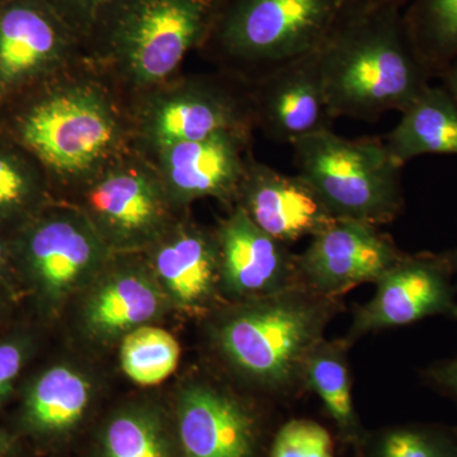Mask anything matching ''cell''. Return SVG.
Segmentation results:
<instances>
[{
    "mask_svg": "<svg viewBox=\"0 0 457 457\" xmlns=\"http://www.w3.org/2000/svg\"><path fill=\"white\" fill-rule=\"evenodd\" d=\"M270 457H336L330 433L312 420H291L276 433Z\"/></svg>",
    "mask_w": 457,
    "mask_h": 457,
    "instance_id": "28",
    "label": "cell"
},
{
    "mask_svg": "<svg viewBox=\"0 0 457 457\" xmlns=\"http://www.w3.org/2000/svg\"><path fill=\"white\" fill-rule=\"evenodd\" d=\"M88 381L73 369L47 370L32 385L26 400V417L38 432L68 431L88 408Z\"/></svg>",
    "mask_w": 457,
    "mask_h": 457,
    "instance_id": "22",
    "label": "cell"
},
{
    "mask_svg": "<svg viewBox=\"0 0 457 457\" xmlns=\"http://www.w3.org/2000/svg\"><path fill=\"white\" fill-rule=\"evenodd\" d=\"M249 88L255 125L270 139L294 145L330 130L333 116L324 92L317 53L279 66Z\"/></svg>",
    "mask_w": 457,
    "mask_h": 457,
    "instance_id": "14",
    "label": "cell"
},
{
    "mask_svg": "<svg viewBox=\"0 0 457 457\" xmlns=\"http://www.w3.org/2000/svg\"><path fill=\"white\" fill-rule=\"evenodd\" d=\"M22 347L18 343L5 342L0 345V402L11 392L12 385L22 369Z\"/></svg>",
    "mask_w": 457,
    "mask_h": 457,
    "instance_id": "30",
    "label": "cell"
},
{
    "mask_svg": "<svg viewBox=\"0 0 457 457\" xmlns=\"http://www.w3.org/2000/svg\"><path fill=\"white\" fill-rule=\"evenodd\" d=\"M40 84L18 141L56 185L79 191L135 146L130 104L87 57Z\"/></svg>",
    "mask_w": 457,
    "mask_h": 457,
    "instance_id": "1",
    "label": "cell"
},
{
    "mask_svg": "<svg viewBox=\"0 0 457 457\" xmlns=\"http://www.w3.org/2000/svg\"><path fill=\"white\" fill-rule=\"evenodd\" d=\"M354 0H221L201 50L253 83L320 49Z\"/></svg>",
    "mask_w": 457,
    "mask_h": 457,
    "instance_id": "4",
    "label": "cell"
},
{
    "mask_svg": "<svg viewBox=\"0 0 457 457\" xmlns=\"http://www.w3.org/2000/svg\"><path fill=\"white\" fill-rule=\"evenodd\" d=\"M102 284L86 308L87 324L99 336L131 332L161 312V293L146 270H119Z\"/></svg>",
    "mask_w": 457,
    "mask_h": 457,
    "instance_id": "20",
    "label": "cell"
},
{
    "mask_svg": "<svg viewBox=\"0 0 457 457\" xmlns=\"http://www.w3.org/2000/svg\"><path fill=\"white\" fill-rule=\"evenodd\" d=\"M42 189L41 176L22 158L0 149V218L25 212Z\"/></svg>",
    "mask_w": 457,
    "mask_h": 457,
    "instance_id": "27",
    "label": "cell"
},
{
    "mask_svg": "<svg viewBox=\"0 0 457 457\" xmlns=\"http://www.w3.org/2000/svg\"><path fill=\"white\" fill-rule=\"evenodd\" d=\"M403 22L432 77L457 59V0H409Z\"/></svg>",
    "mask_w": 457,
    "mask_h": 457,
    "instance_id": "23",
    "label": "cell"
},
{
    "mask_svg": "<svg viewBox=\"0 0 457 457\" xmlns=\"http://www.w3.org/2000/svg\"><path fill=\"white\" fill-rule=\"evenodd\" d=\"M438 78L442 80V87L447 90L457 104V59L453 60Z\"/></svg>",
    "mask_w": 457,
    "mask_h": 457,
    "instance_id": "32",
    "label": "cell"
},
{
    "mask_svg": "<svg viewBox=\"0 0 457 457\" xmlns=\"http://www.w3.org/2000/svg\"><path fill=\"white\" fill-rule=\"evenodd\" d=\"M336 305L335 299L303 287L255 299L225 318L219 345L242 374L272 390H286L303 378Z\"/></svg>",
    "mask_w": 457,
    "mask_h": 457,
    "instance_id": "5",
    "label": "cell"
},
{
    "mask_svg": "<svg viewBox=\"0 0 457 457\" xmlns=\"http://www.w3.org/2000/svg\"><path fill=\"white\" fill-rule=\"evenodd\" d=\"M20 252L29 276L49 299H62L98 272L112 254L77 206L45 212L26 228Z\"/></svg>",
    "mask_w": 457,
    "mask_h": 457,
    "instance_id": "11",
    "label": "cell"
},
{
    "mask_svg": "<svg viewBox=\"0 0 457 457\" xmlns=\"http://www.w3.org/2000/svg\"><path fill=\"white\" fill-rule=\"evenodd\" d=\"M179 357V342L161 328H137L129 332L122 341V369L137 384L162 383L173 374Z\"/></svg>",
    "mask_w": 457,
    "mask_h": 457,
    "instance_id": "25",
    "label": "cell"
},
{
    "mask_svg": "<svg viewBox=\"0 0 457 457\" xmlns=\"http://www.w3.org/2000/svg\"><path fill=\"white\" fill-rule=\"evenodd\" d=\"M399 165L422 155L457 156V104L444 87L429 86L404 111L384 141Z\"/></svg>",
    "mask_w": 457,
    "mask_h": 457,
    "instance_id": "19",
    "label": "cell"
},
{
    "mask_svg": "<svg viewBox=\"0 0 457 457\" xmlns=\"http://www.w3.org/2000/svg\"><path fill=\"white\" fill-rule=\"evenodd\" d=\"M5 264V249L4 245H3L2 239H0V272L4 269Z\"/></svg>",
    "mask_w": 457,
    "mask_h": 457,
    "instance_id": "36",
    "label": "cell"
},
{
    "mask_svg": "<svg viewBox=\"0 0 457 457\" xmlns=\"http://www.w3.org/2000/svg\"><path fill=\"white\" fill-rule=\"evenodd\" d=\"M84 57L83 38L47 0H2L0 95L45 82Z\"/></svg>",
    "mask_w": 457,
    "mask_h": 457,
    "instance_id": "9",
    "label": "cell"
},
{
    "mask_svg": "<svg viewBox=\"0 0 457 457\" xmlns=\"http://www.w3.org/2000/svg\"><path fill=\"white\" fill-rule=\"evenodd\" d=\"M426 378L457 403V357L433 366L426 372Z\"/></svg>",
    "mask_w": 457,
    "mask_h": 457,
    "instance_id": "31",
    "label": "cell"
},
{
    "mask_svg": "<svg viewBox=\"0 0 457 457\" xmlns=\"http://www.w3.org/2000/svg\"><path fill=\"white\" fill-rule=\"evenodd\" d=\"M347 341L323 339L309 356L303 380L320 398L328 416L333 420L342 442L359 453L368 432L361 425L352 399Z\"/></svg>",
    "mask_w": 457,
    "mask_h": 457,
    "instance_id": "21",
    "label": "cell"
},
{
    "mask_svg": "<svg viewBox=\"0 0 457 457\" xmlns=\"http://www.w3.org/2000/svg\"><path fill=\"white\" fill-rule=\"evenodd\" d=\"M221 284L239 297L273 296L302 287L295 255L284 243L258 228L240 207H234L218 233Z\"/></svg>",
    "mask_w": 457,
    "mask_h": 457,
    "instance_id": "16",
    "label": "cell"
},
{
    "mask_svg": "<svg viewBox=\"0 0 457 457\" xmlns=\"http://www.w3.org/2000/svg\"><path fill=\"white\" fill-rule=\"evenodd\" d=\"M183 457H255L258 422L243 403L207 385H192L179 405Z\"/></svg>",
    "mask_w": 457,
    "mask_h": 457,
    "instance_id": "17",
    "label": "cell"
},
{
    "mask_svg": "<svg viewBox=\"0 0 457 457\" xmlns=\"http://www.w3.org/2000/svg\"><path fill=\"white\" fill-rule=\"evenodd\" d=\"M0 5H2V0H0Z\"/></svg>",
    "mask_w": 457,
    "mask_h": 457,
    "instance_id": "37",
    "label": "cell"
},
{
    "mask_svg": "<svg viewBox=\"0 0 457 457\" xmlns=\"http://www.w3.org/2000/svg\"><path fill=\"white\" fill-rule=\"evenodd\" d=\"M147 251L156 278L179 305H204L221 282L216 234L189 222L174 220Z\"/></svg>",
    "mask_w": 457,
    "mask_h": 457,
    "instance_id": "18",
    "label": "cell"
},
{
    "mask_svg": "<svg viewBox=\"0 0 457 457\" xmlns=\"http://www.w3.org/2000/svg\"><path fill=\"white\" fill-rule=\"evenodd\" d=\"M9 449V441L7 436L4 433L0 432V455L2 453H7Z\"/></svg>",
    "mask_w": 457,
    "mask_h": 457,
    "instance_id": "34",
    "label": "cell"
},
{
    "mask_svg": "<svg viewBox=\"0 0 457 457\" xmlns=\"http://www.w3.org/2000/svg\"><path fill=\"white\" fill-rule=\"evenodd\" d=\"M80 37H87L96 17L110 0H47Z\"/></svg>",
    "mask_w": 457,
    "mask_h": 457,
    "instance_id": "29",
    "label": "cell"
},
{
    "mask_svg": "<svg viewBox=\"0 0 457 457\" xmlns=\"http://www.w3.org/2000/svg\"><path fill=\"white\" fill-rule=\"evenodd\" d=\"M449 253L400 255L378 281L374 297L354 314L347 343L429 317L457 320V286Z\"/></svg>",
    "mask_w": 457,
    "mask_h": 457,
    "instance_id": "10",
    "label": "cell"
},
{
    "mask_svg": "<svg viewBox=\"0 0 457 457\" xmlns=\"http://www.w3.org/2000/svg\"><path fill=\"white\" fill-rule=\"evenodd\" d=\"M392 239L365 222L336 219L295 255L300 285L319 296L336 299L365 282H376L399 260Z\"/></svg>",
    "mask_w": 457,
    "mask_h": 457,
    "instance_id": "12",
    "label": "cell"
},
{
    "mask_svg": "<svg viewBox=\"0 0 457 457\" xmlns=\"http://www.w3.org/2000/svg\"><path fill=\"white\" fill-rule=\"evenodd\" d=\"M236 204L264 233L286 245L317 236L336 220L302 177L286 176L253 156Z\"/></svg>",
    "mask_w": 457,
    "mask_h": 457,
    "instance_id": "15",
    "label": "cell"
},
{
    "mask_svg": "<svg viewBox=\"0 0 457 457\" xmlns=\"http://www.w3.org/2000/svg\"><path fill=\"white\" fill-rule=\"evenodd\" d=\"M293 149L297 176L317 192L333 218L378 227L402 212V165L384 143L348 140L326 130L303 137Z\"/></svg>",
    "mask_w": 457,
    "mask_h": 457,
    "instance_id": "6",
    "label": "cell"
},
{
    "mask_svg": "<svg viewBox=\"0 0 457 457\" xmlns=\"http://www.w3.org/2000/svg\"><path fill=\"white\" fill-rule=\"evenodd\" d=\"M221 0H110L84 38L87 60L128 101L179 77L212 32Z\"/></svg>",
    "mask_w": 457,
    "mask_h": 457,
    "instance_id": "3",
    "label": "cell"
},
{
    "mask_svg": "<svg viewBox=\"0 0 457 457\" xmlns=\"http://www.w3.org/2000/svg\"><path fill=\"white\" fill-rule=\"evenodd\" d=\"M360 2L371 3V4L390 5L403 9L407 5L409 0H360Z\"/></svg>",
    "mask_w": 457,
    "mask_h": 457,
    "instance_id": "33",
    "label": "cell"
},
{
    "mask_svg": "<svg viewBox=\"0 0 457 457\" xmlns=\"http://www.w3.org/2000/svg\"><path fill=\"white\" fill-rule=\"evenodd\" d=\"M251 134L248 130L220 131L147 154L176 210L207 197L236 203L246 165L253 156Z\"/></svg>",
    "mask_w": 457,
    "mask_h": 457,
    "instance_id": "13",
    "label": "cell"
},
{
    "mask_svg": "<svg viewBox=\"0 0 457 457\" xmlns=\"http://www.w3.org/2000/svg\"><path fill=\"white\" fill-rule=\"evenodd\" d=\"M317 60L333 119L404 112L433 78L409 40L402 9L360 0L328 36Z\"/></svg>",
    "mask_w": 457,
    "mask_h": 457,
    "instance_id": "2",
    "label": "cell"
},
{
    "mask_svg": "<svg viewBox=\"0 0 457 457\" xmlns=\"http://www.w3.org/2000/svg\"><path fill=\"white\" fill-rule=\"evenodd\" d=\"M104 445L106 457H168L158 423L139 411L113 418L104 432Z\"/></svg>",
    "mask_w": 457,
    "mask_h": 457,
    "instance_id": "26",
    "label": "cell"
},
{
    "mask_svg": "<svg viewBox=\"0 0 457 457\" xmlns=\"http://www.w3.org/2000/svg\"><path fill=\"white\" fill-rule=\"evenodd\" d=\"M361 457H457V431L444 426L408 425L368 433Z\"/></svg>",
    "mask_w": 457,
    "mask_h": 457,
    "instance_id": "24",
    "label": "cell"
},
{
    "mask_svg": "<svg viewBox=\"0 0 457 457\" xmlns=\"http://www.w3.org/2000/svg\"><path fill=\"white\" fill-rule=\"evenodd\" d=\"M239 82L233 75H179L130 99L135 146L153 154L216 132L253 130L251 92Z\"/></svg>",
    "mask_w": 457,
    "mask_h": 457,
    "instance_id": "7",
    "label": "cell"
},
{
    "mask_svg": "<svg viewBox=\"0 0 457 457\" xmlns=\"http://www.w3.org/2000/svg\"><path fill=\"white\" fill-rule=\"evenodd\" d=\"M78 209L111 251L147 249L176 219V207L154 162L137 146L77 191Z\"/></svg>",
    "mask_w": 457,
    "mask_h": 457,
    "instance_id": "8",
    "label": "cell"
},
{
    "mask_svg": "<svg viewBox=\"0 0 457 457\" xmlns=\"http://www.w3.org/2000/svg\"><path fill=\"white\" fill-rule=\"evenodd\" d=\"M451 263H453V273L457 276V246L453 251L449 252Z\"/></svg>",
    "mask_w": 457,
    "mask_h": 457,
    "instance_id": "35",
    "label": "cell"
}]
</instances>
